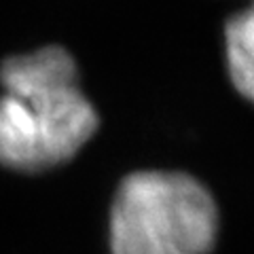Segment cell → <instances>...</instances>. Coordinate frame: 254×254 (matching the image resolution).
<instances>
[{"label": "cell", "instance_id": "6da1fadb", "mask_svg": "<svg viewBox=\"0 0 254 254\" xmlns=\"http://www.w3.org/2000/svg\"><path fill=\"white\" fill-rule=\"evenodd\" d=\"M0 163L45 172L70 161L100 127L76 64L62 47L17 55L0 66Z\"/></svg>", "mask_w": 254, "mask_h": 254}, {"label": "cell", "instance_id": "7a4b0ae2", "mask_svg": "<svg viewBox=\"0 0 254 254\" xmlns=\"http://www.w3.org/2000/svg\"><path fill=\"white\" fill-rule=\"evenodd\" d=\"M218 229L203 182L185 172H131L110 205V254H212Z\"/></svg>", "mask_w": 254, "mask_h": 254}, {"label": "cell", "instance_id": "3957f363", "mask_svg": "<svg viewBox=\"0 0 254 254\" xmlns=\"http://www.w3.org/2000/svg\"><path fill=\"white\" fill-rule=\"evenodd\" d=\"M225 55L233 87L254 104V6L227 19Z\"/></svg>", "mask_w": 254, "mask_h": 254}, {"label": "cell", "instance_id": "277c9868", "mask_svg": "<svg viewBox=\"0 0 254 254\" xmlns=\"http://www.w3.org/2000/svg\"><path fill=\"white\" fill-rule=\"evenodd\" d=\"M252 6H254V4H252Z\"/></svg>", "mask_w": 254, "mask_h": 254}]
</instances>
